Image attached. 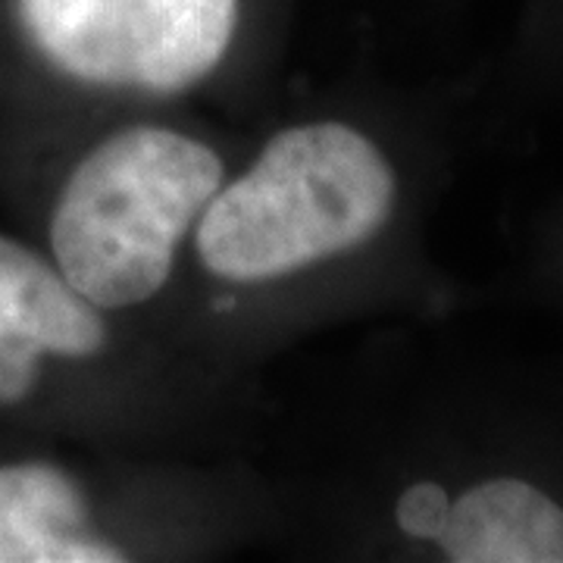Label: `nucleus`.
<instances>
[{"label":"nucleus","instance_id":"nucleus-1","mask_svg":"<svg viewBox=\"0 0 563 563\" xmlns=\"http://www.w3.org/2000/svg\"><path fill=\"white\" fill-rule=\"evenodd\" d=\"M422 169L351 107H317L244 141L188 247L179 335L222 369L413 273Z\"/></svg>","mask_w":563,"mask_h":563},{"label":"nucleus","instance_id":"nucleus-2","mask_svg":"<svg viewBox=\"0 0 563 563\" xmlns=\"http://www.w3.org/2000/svg\"><path fill=\"white\" fill-rule=\"evenodd\" d=\"M242 144L188 110L117 113L54 188L44 254L101 310L185 347L188 247Z\"/></svg>","mask_w":563,"mask_h":563},{"label":"nucleus","instance_id":"nucleus-3","mask_svg":"<svg viewBox=\"0 0 563 563\" xmlns=\"http://www.w3.org/2000/svg\"><path fill=\"white\" fill-rule=\"evenodd\" d=\"M363 551L432 563H563V429L454 422L354 501Z\"/></svg>","mask_w":563,"mask_h":563},{"label":"nucleus","instance_id":"nucleus-4","mask_svg":"<svg viewBox=\"0 0 563 563\" xmlns=\"http://www.w3.org/2000/svg\"><path fill=\"white\" fill-rule=\"evenodd\" d=\"M269 520L257 483L147 451L107 488L51 457L0 461V563L185 561Z\"/></svg>","mask_w":563,"mask_h":563},{"label":"nucleus","instance_id":"nucleus-5","mask_svg":"<svg viewBox=\"0 0 563 563\" xmlns=\"http://www.w3.org/2000/svg\"><path fill=\"white\" fill-rule=\"evenodd\" d=\"M29 54L129 110H188L244 76V0H13Z\"/></svg>","mask_w":563,"mask_h":563},{"label":"nucleus","instance_id":"nucleus-6","mask_svg":"<svg viewBox=\"0 0 563 563\" xmlns=\"http://www.w3.org/2000/svg\"><path fill=\"white\" fill-rule=\"evenodd\" d=\"M539 269L548 288L563 301V203L558 217L544 225V239L539 244Z\"/></svg>","mask_w":563,"mask_h":563}]
</instances>
